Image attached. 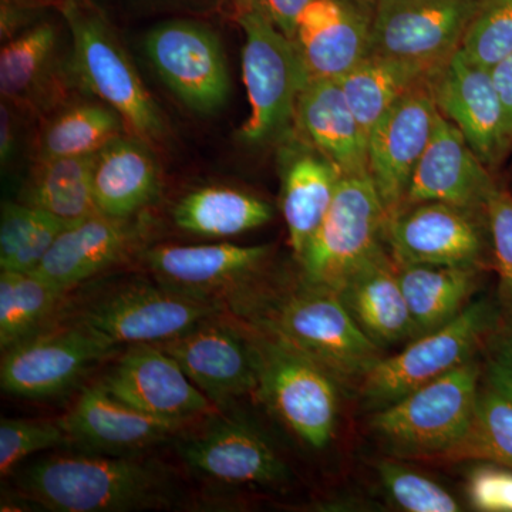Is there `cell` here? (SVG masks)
<instances>
[{"label":"cell","mask_w":512,"mask_h":512,"mask_svg":"<svg viewBox=\"0 0 512 512\" xmlns=\"http://www.w3.org/2000/svg\"><path fill=\"white\" fill-rule=\"evenodd\" d=\"M228 311L288 340L343 386H360L384 357L339 293L326 286L302 281L282 295L251 288L229 303Z\"/></svg>","instance_id":"cell-1"},{"label":"cell","mask_w":512,"mask_h":512,"mask_svg":"<svg viewBox=\"0 0 512 512\" xmlns=\"http://www.w3.org/2000/svg\"><path fill=\"white\" fill-rule=\"evenodd\" d=\"M20 497L57 512L157 510L173 504L164 467L138 456L55 454L13 473Z\"/></svg>","instance_id":"cell-2"},{"label":"cell","mask_w":512,"mask_h":512,"mask_svg":"<svg viewBox=\"0 0 512 512\" xmlns=\"http://www.w3.org/2000/svg\"><path fill=\"white\" fill-rule=\"evenodd\" d=\"M483 362L477 356L372 414L369 427L396 460H441L466 437Z\"/></svg>","instance_id":"cell-3"},{"label":"cell","mask_w":512,"mask_h":512,"mask_svg":"<svg viewBox=\"0 0 512 512\" xmlns=\"http://www.w3.org/2000/svg\"><path fill=\"white\" fill-rule=\"evenodd\" d=\"M249 326L258 357L255 396L306 447L325 450L338 426L339 383L288 340Z\"/></svg>","instance_id":"cell-4"},{"label":"cell","mask_w":512,"mask_h":512,"mask_svg":"<svg viewBox=\"0 0 512 512\" xmlns=\"http://www.w3.org/2000/svg\"><path fill=\"white\" fill-rule=\"evenodd\" d=\"M238 22L245 36L242 77L249 101V116L239 137L249 146H262L288 134L311 77L295 40L255 6L247 3Z\"/></svg>","instance_id":"cell-5"},{"label":"cell","mask_w":512,"mask_h":512,"mask_svg":"<svg viewBox=\"0 0 512 512\" xmlns=\"http://www.w3.org/2000/svg\"><path fill=\"white\" fill-rule=\"evenodd\" d=\"M501 322L497 301L478 299L447 325L410 340L396 355L383 357L360 383L366 409H383L477 356Z\"/></svg>","instance_id":"cell-6"},{"label":"cell","mask_w":512,"mask_h":512,"mask_svg":"<svg viewBox=\"0 0 512 512\" xmlns=\"http://www.w3.org/2000/svg\"><path fill=\"white\" fill-rule=\"evenodd\" d=\"M386 227L370 175H342L325 218L298 258L302 281L338 292L355 269L386 248Z\"/></svg>","instance_id":"cell-7"},{"label":"cell","mask_w":512,"mask_h":512,"mask_svg":"<svg viewBox=\"0 0 512 512\" xmlns=\"http://www.w3.org/2000/svg\"><path fill=\"white\" fill-rule=\"evenodd\" d=\"M63 13L72 30L74 72L86 89L116 110L141 140L163 137L165 126L156 101L99 13L79 0H66Z\"/></svg>","instance_id":"cell-8"},{"label":"cell","mask_w":512,"mask_h":512,"mask_svg":"<svg viewBox=\"0 0 512 512\" xmlns=\"http://www.w3.org/2000/svg\"><path fill=\"white\" fill-rule=\"evenodd\" d=\"M119 348L77 320H57L3 350L0 386L20 399H55L73 389L87 370L116 356Z\"/></svg>","instance_id":"cell-9"},{"label":"cell","mask_w":512,"mask_h":512,"mask_svg":"<svg viewBox=\"0 0 512 512\" xmlns=\"http://www.w3.org/2000/svg\"><path fill=\"white\" fill-rule=\"evenodd\" d=\"M225 311L224 303L194 298L158 282H133L93 296L69 319L117 346H130L177 338L201 320Z\"/></svg>","instance_id":"cell-10"},{"label":"cell","mask_w":512,"mask_h":512,"mask_svg":"<svg viewBox=\"0 0 512 512\" xmlns=\"http://www.w3.org/2000/svg\"><path fill=\"white\" fill-rule=\"evenodd\" d=\"M185 467L211 483L266 487L289 477L285 461L252 421L229 410L205 417L175 439Z\"/></svg>","instance_id":"cell-11"},{"label":"cell","mask_w":512,"mask_h":512,"mask_svg":"<svg viewBox=\"0 0 512 512\" xmlns=\"http://www.w3.org/2000/svg\"><path fill=\"white\" fill-rule=\"evenodd\" d=\"M217 409L229 410L258 389V357L251 326L225 311L177 338L156 343Z\"/></svg>","instance_id":"cell-12"},{"label":"cell","mask_w":512,"mask_h":512,"mask_svg":"<svg viewBox=\"0 0 512 512\" xmlns=\"http://www.w3.org/2000/svg\"><path fill=\"white\" fill-rule=\"evenodd\" d=\"M386 245L399 265L493 268L487 214L444 202L403 208L387 222Z\"/></svg>","instance_id":"cell-13"},{"label":"cell","mask_w":512,"mask_h":512,"mask_svg":"<svg viewBox=\"0 0 512 512\" xmlns=\"http://www.w3.org/2000/svg\"><path fill=\"white\" fill-rule=\"evenodd\" d=\"M483 0H376L370 55L439 70L460 49Z\"/></svg>","instance_id":"cell-14"},{"label":"cell","mask_w":512,"mask_h":512,"mask_svg":"<svg viewBox=\"0 0 512 512\" xmlns=\"http://www.w3.org/2000/svg\"><path fill=\"white\" fill-rule=\"evenodd\" d=\"M146 55L161 80L190 109L214 113L231 92L220 39L192 20H168L146 36Z\"/></svg>","instance_id":"cell-15"},{"label":"cell","mask_w":512,"mask_h":512,"mask_svg":"<svg viewBox=\"0 0 512 512\" xmlns=\"http://www.w3.org/2000/svg\"><path fill=\"white\" fill-rule=\"evenodd\" d=\"M97 383L119 402L158 419L192 424L220 412L156 343L128 346Z\"/></svg>","instance_id":"cell-16"},{"label":"cell","mask_w":512,"mask_h":512,"mask_svg":"<svg viewBox=\"0 0 512 512\" xmlns=\"http://www.w3.org/2000/svg\"><path fill=\"white\" fill-rule=\"evenodd\" d=\"M431 79L386 111L367 138L369 175L383 202L387 222L403 210L414 170L433 136L439 109Z\"/></svg>","instance_id":"cell-17"},{"label":"cell","mask_w":512,"mask_h":512,"mask_svg":"<svg viewBox=\"0 0 512 512\" xmlns=\"http://www.w3.org/2000/svg\"><path fill=\"white\" fill-rule=\"evenodd\" d=\"M431 87L440 113L463 133L488 168L497 167L512 140L490 69L458 49L434 74Z\"/></svg>","instance_id":"cell-18"},{"label":"cell","mask_w":512,"mask_h":512,"mask_svg":"<svg viewBox=\"0 0 512 512\" xmlns=\"http://www.w3.org/2000/svg\"><path fill=\"white\" fill-rule=\"evenodd\" d=\"M269 252L268 245H161L148 249L144 258L158 284L228 308L252 288L251 279Z\"/></svg>","instance_id":"cell-19"},{"label":"cell","mask_w":512,"mask_h":512,"mask_svg":"<svg viewBox=\"0 0 512 512\" xmlns=\"http://www.w3.org/2000/svg\"><path fill=\"white\" fill-rule=\"evenodd\" d=\"M60 420L72 446L107 456H140L148 448L177 439L194 424L138 412L104 392L99 383L84 387Z\"/></svg>","instance_id":"cell-20"},{"label":"cell","mask_w":512,"mask_h":512,"mask_svg":"<svg viewBox=\"0 0 512 512\" xmlns=\"http://www.w3.org/2000/svg\"><path fill=\"white\" fill-rule=\"evenodd\" d=\"M495 187L497 183L487 165L474 153L463 133L439 111L403 208L421 202H444L484 214Z\"/></svg>","instance_id":"cell-21"},{"label":"cell","mask_w":512,"mask_h":512,"mask_svg":"<svg viewBox=\"0 0 512 512\" xmlns=\"http://www.w3.org/2000/svg\"><path fill=\"white\" fill-rule=\"evenodd\" d=\"M376 0H312L295 43L311 79L345 76L370 55Z\"/></svg>","instance_id":"cell-22"},{"label":"cell","mask_w":512,"mask_h":512,"mask_svg":"<svg viewBox=\"0 0 512 512\" xmlns=\"http://www.w3.org/2000/svg\"><path fill=\"white\" fill-rule=\"evenodd\" d=\"M143 224L96 214L64 229L35 272L64 292L119 264L140 244Z\"/></svg>","instance_id":"cell-23"},{"label":"cell","mask_w":512,"mask_h":512,"mask_svg":"<svg viewBox=\"0 0 512 512\" xmlns=\"http://www.w3.org/2000/svg\"><path fill=\"white\" fill-rule=\"evenodd\" d=\"M443 461L512 467V346L500 328L485 345L470 429Z\"/></svg>","instance_id":"cell-24"},{"label":"cell","mask_w":512,"mask_h":512,"mask_svg":"<svg viewBox=\"0 0 512 512\" xmlns=\"http://www.w3.org/2000/svg\"><path fill=\"white\" fill-rule=\"evenodd\" d=\"M295 127L342 175H369L367 136L339 80L311 79L296 106Z\"/></svg>","instance_id":"cell-25"},{"label":"cell","mask_w":512,"mask_h":512,"mask_svg":"<svg viewBox=\"0 0 512 512\" xmlns=\"http://www.w3.org/2000/svg\"><path fill=\"white\" fill-rule=\"evenodd\" d=\"M338 293L360 329L380 348L414 339L399 266L386 248L355 269Z\"/></svg>","instance_id":"cell-26"},{"label":"cell","mask_w":512,"mask_h":512,"mask_svg":"<svg viewBox=\"0 0 512 512\" xmlns=\"http://www.w3.org/2000/svg\"><path fill=\"white\" fill-rule=\"evenodd\" d=\"M282 167V214L289 244L298 259L325 218L342 174L301 137L285 148Z\"/></svg>","instance_id":"cell-27"},{"label":"cell","mask_w":512,"mask_h":512,"mask_svg":"<svg viewBox=\"0 0 512 512\" xmlns=\"http://www.w3.org/2000/svg\"><path fill=\"white\" fill-rule=\"evenodd\" d=\"M97 210L111 218H133L160 191V171L141 138L119 136L94 156Z\"/></svg>","instance_id":"cell-28"},{"label":"cell","mask_w":512,"mask_h":512,"mask_svg":"<svg viewBox=\"0 0 512 512\" xmlns=\"http://www.w3.org/2000/svg\"><path fill=\"white\" fill-rule=\"evenodd\" d=\"M414 338L456 319L473 302L483 269L450 265H399Z\"/></svg>","instance_id":"cell-29"},{"label":"cell","mask_w":512,"mask_h":512,"mask_svg":"<svg viewBox=\"0 0 512 512\" xmlns=\"http://www.w3.org/2000/svg\"><path fill=\"white\" fill-rule=\"evenodd\" d=\"M436 73L437 70L424 64L369 55L338 80L350 109L369 138L370 130L386 111Z\"/></svg>","instance_id":"cell-30"},{"label":"cell","mask_w":512,"mask_h":512,"mask_svg":"<svg viewBox=\"0 0 512 512\" xmlns=\"http://www.w3.org/2000/svg\"><path fill=\"white\" fill-rule=\"evenodd\" d=\"M274 218L271 204L228 187H204L177 202L174 224L198 237L225 238L245 234Z\"/></svg>","instance_id":"cell-31"},{"label":"cell","mask_w":512,"mask_h":512,"mask_svg":"<svg viewBox=\"0 0 512 512\" xmlns=\"http://www.w3.org/2000/svg\"><path fill=\"white\" fill-rule=\"evenodd\" d=\"M94 156L42 160L20 202L70 225L100 214L93 191Z\"/></svg>","instance_id":"cell-32"},{"label":"cell","mask_w":512,"mask_h":512,"mask_svg":"<svg viewBox=\"0 0 512 512\" xmlns=\"http://www.w3.org/2000/svg\"><path fill=\"white\" fill-rule=\"evenodd\" d=\"M35 271L0 274V346L3 350L56 323L66 295Z\"/></svg>","instance_id":"cell-33"},{"label":"cell","mask_w":512,"mask_h":512,"mask_svg":"<svg viewBox=\"0 0 512 512\" xmlns=\"http://www.w3.org/2000/svg\"><path fill=\"white\" fill-rule=\"evenodd\" d=\"M70 224L23 202H6L0 218V269L35 271Z\"/></svg>","instance_id":"cell-34"},{"label":"cell","mask_w":512,"mask_h":512,"mask_svg":"<svg viewBox=\"0 0 512 512\" xmlns=\"http://www.w3.org/2000/svg\"><path fill=\"white\" fill-rule=\"evenodd\" d=\"M123 124L120 114L109 106L86 103L70 107L43 134L40 161L93 156L120 136Z\"/></svg>","instance_id":"cell-35"},{"label":"cell","mask_w":512,"mask_h":512,"mask_svg":"<svg viewBox=\"0 0 512 512\" xmlns=\"http://www.w3.org/2000/svg\"><path fill=\"white\" fill-rule=\"evenodd\" d=\"M56 47L55 28L42 23L10 39L0 52V93L12 103H28L42 86Z\"/></svg>","instance_id":"cell-36"},{"label":"cell","mask_w":512,"mask_h":512,"mask_svg":"<svg viewBox=\"0 0 512 512\" xmlns=\"http://www.w3.org/2000/svg\"><path fill=\"white\" fill-rule=\"evenodd\" d=\"M377 477L384 493L400 510L407 512H457L461 505L443 485L419 471L392 460L377 464Z\"/></svg>","instance_id":"cell-37"},{"label":"cell","mask_w":512,"mask_h":512,"mask_svg":"<svg viewBox=\"0 0 512 512\" xmlns=\"http://www.w3.org/2000/svg\"><path fill=\"white\" fill-rule=\"evenodd\" d=\"M461 52L491 67L512 53V0H483L463 37Z\"/></svg>","instance_id":"cell-38"},{"label":"cell","mask_w":512,"mask_h":512,"mask_svg":"<svg viewBox=\"0 0 512 512\" xmlns=\"http://www.w3.org/2000/svg\"><path fill=\"white\" fill-rule=\"evenodd\" d=\"M72 447L62 420H0V476H12L26 458L52 448Z\"/></svg>","instance_id":"cell-39"},{"label":"cell","mask_w":512,"mask_h":512,"mask_svg":"<svg viewBox=\"0 0 512 512\" xmlns=\"http://www.w3.org/2000/svg\"><path fill=\"white\" fill-rule=\"evenodd\" d=\"M488 232H490L491 258L497 274V298L503 319L512 316V194L501 188H494L488 198Z\"/></svg>","instance_id":"cell-40"},{"label":"cell","mask_w":512,"mask_h":512,"mask_svg":"<svg viewBox=\"0 0 512 512\" xmlns=\"http://www.w3.org/2000/svg\"><path fill=\"white\" fill-rule=\"evenodd\" d=\"M467 500L480 512H512V467L478 463L466 484Z\"/></svg>","instance_id":"cell-41"},{"label":"cell","mask_w":512,"mask_h":512,"mask_svg":"<svg viewBox=\"0 0 512 512\" xmlns=\"http://www.w3.org/2000/svg\"><path fill=\"white\" fill-rule=\"evenodd\" d=\"M312 0H248L259 12L281 30L284 35L295 39L299 16Z\"/></svg>","instance_id":"cell-42"},{"label":"cell","mask_w":512,"mask_h":512,"mask_svg":"<svg viewBox=\"0 0 512 512\" xmlns=\"http://www.w3.org/2000/svg\"><path fill=\"white\" fill-rule=\"evenodd\" d=\"M491 77L503 103L508 133L512 140V53L490 69Z\"/></svg>","instance_id":"cell-43"},{"label":"cell","mask_w":512,"mask_h":512,"mask_svg":"<svg viewBox=\"0 0 512 512\" xmlns=\"http://www.w3.org/2000/svg\"><path fill=\"white\" fill-rule=\"evenodd\" d=\"M15 120L8 104L2 103L0 107V160L2 164L8 163L12 154L15 153Z\"/></svg>","instance_id":"cell-44"},{"label":"cell","mask_w":512,"mask_h":512,"mask_svg":"<svg viewBox=\"0 0 512 512\" xmlns=\"http://www.w3.org/2000/svg\"><path fill=\"white\" fill-rule=\"evenodd\" d=\"M501 332H503L504 338L508 340V343L512 346V316L511 318L503 319L500 326Z\"/></svg>","instance_id":"cell-45"},{"label":"cell","mask_w":512,"mask_h":512,"mask_svg":"<svg viewBox=\"0 0 512 512\" xmlns=\"http://www.w3.org/2000/svg\"><path fill=\"white\" fill-rule=\"evenodd\" d=\"M64 2H66V0H62V5H63Z\"/></svg>","instance_id":"cell-46"}]
</instances>
